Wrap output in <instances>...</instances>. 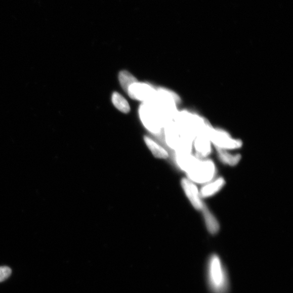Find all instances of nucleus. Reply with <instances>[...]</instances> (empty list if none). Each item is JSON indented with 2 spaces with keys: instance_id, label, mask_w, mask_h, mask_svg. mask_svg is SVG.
<instances>
[{
  "instance_id": "obj_1",
  "label": "nucleus",
  "mask_w": 293,
  "mask_h": 293,
  "mask_svg": "<svg viewBox=\"0 0 293 293\" xmlns=\"http://www.w3.org/2000/svg\"><path fill=\"white\" fill-rule=\"evenodd\" d=\"M207 281L212 293H228L229 280L228 273L220 258L212 255L207 261Z\"/></svg>"
},
{
  "instance_id": "obj_2",
  "label": "nucleus",
  "mask_w": 293,
  "mask_h": 293,
  "mask_svg": "<svg viewBox=\"0 0 293 293\" xmlns=\"http://www.w3.org/2000/svg\"><path fill=\"white\" fill-rule=\"evenodd\" d=\"M216 172L215 164L212 160L199 159L187 175L193 183L204 184L212 181Z\"/></svg>"
},
{
  "instance_id": "obj_3",
  "label": "nucleus",
  "mask_w": 293,
  "mask_h": 293,
  "mask_svg": "<svg viewBox=\"0 0 293 293\" xmlns=\"http://www.w3.org/2000/svg\"><path fill=\"white\" fill-rule=\"evenodd\" d=\"M210 140L216 148L228 151L242 147V141L232 138L230 134L223 130L214 129L211 127L208 131Z\"/></svg>"
},
{
  "instance_id": "obj_4",
  "label": "nucleus",
  "mask_w": 293,
  "mask_h": 293,
  "mask_svg": "<svg viewBox=\"0 0 293 293\" xmlns=\"http://www.w3.org/2000/svg\"><path fill=\"white\" fill-rule=\"evenodd\" d=\"M127 94L133 100L147 103L153 100L156 90L145 82H137L129 88Z\"/></svg>"
},
{
  "instance_id": "obj_5",
  "label": "nucleus",
  "mask_w": 293,
  "mask_h": 293,
  "mask_svg": "<svg viewBox=\"0 0 293 293\" xmlns=\"http://www.w3.org/2000/svg\"><path fill=\"white\" fill-rule=\"evenodd\" d=\"M211 127L210 124L201 131L193 141V146L196 152L195 156L199 159H205L212 153L213 144L208 135V131Z\"/></svg>"
},
{
  "instance_id": "obj_6",
  "label": "nucleus",
  "mask_w": 293,
  "mask_h": 293,
  "mask_svg": "<svg viewBox=\"0 0 293 293\" xmlns=\"http://www.w3.org/2000/svg\"><path fill=\"white\" fill-rule=\"evenodd\" d=\"M181 184L187 197L189 199L192 206L199 211H201L205 204L201 199L197 186L187 178L182 179Z\"/></svg>"
},
{
  "instance_id": "obj_7",
  "label": "nucleus",
  "mask_w": 293,
  "mask_h": 293,
  "mask_svg": "<svg viewBox=\"0 0 293 293\" xmlns=\"http://www.w3.org/2000/svg\"><path fill=\"white\" fill-rule=\"evenodd\" d=\"M225 184V180L223 178H219L213 180L201 187L199 191L201 198H208L213 196L219 192Z\"/></svg>"
},
{
  "instance_id": "obj_8",
  "label": "nucleus",
  "mask_w": 293,
  "mask_h": 293,
  "mask_svg": "<svg viewBox=\"0 0 293 293\" xmlns=\"http://www.w3.org/2000/svg\"><path fill=\"white\" fill-rule=\"evenodd\" d=\"M144 139L145 144L154 157L158 159H165L168 158L169 153L166 151V149L157 144L151 138L145 136Z\"/></svg>"
},
{
  "instance_id": "obj_9",
  "label": "nucleus",
  "mask_w": 293,
  "mask_h": 293,
  "mask_svg": "<svg viewBox=\"0 0 293 293\" xmlns=\"http://www.w3.org/2000/svg\"><path fill=\"white\" fill-rule=\"evenodd\" d=\"M201 212L204 218L206 228L210 233L215 235L220 230V224L215 216L212 213L205 205Z\"/></svg>"
},
{
  "instance_id": "obj_10",
  "label": "nucleus",
  "mask_w": 293,
  "mask_h": 293,
  "mask_svg": "<svg viewBox=\"0 0 293 293\" xmlns=\"http://www.w3.org/2000/svg\"><path fill=\"white\" fill-rule=\"evenodd\" d=\"M219 159L224 163L229 166H236L241 159V155L240 154H232L225 150L216 148Z\"/></svg>"
},
{
  "instance_id": "obj_11",
  "label": "nucleus",
  "mask_w": 293,
  "mask_h": 293,
  "mask_svg": "<svg viewBox=\"0 0 293 293\" xmlns=\"http://www.w3.org/2000/svg\"><path fill=\"white\" fill-rule=\"evenodd\" d=\"M111 100L114 106L123 113L127 114L130 112V105L122 95L114 92L112 95Z\"/></svg>"
},
{
  "instance_id": "obj_12",
  "label": "nucleus",
  "mask_w": 293,
  "mask_h": 293,
  "mask_svg": "<svg viewBox=\"0 0 293 293\" xmlns=\"http://www.w3.org/2000/svg\"><path fill=\"white\" fill-rule=\"evenodd\" d=\"M118 78L120 85L126 93L132 85L138 82V79L131 73L125 70L119 72Z\"/></svg>"
},
{
  "instance_id": "obj_13",
  "label": "nucleus",
  "mask_w": 293,
  "mask_h": 293,
  "mask_svg": "<svg viewBox=\"0 0 293 293\" xmlns=\"http://www.w3.org/2000/svg\"><path fill=\"white\" fill-rule=\"evenodd\" d=\"M11 273L12 270L9 267H0V282L8 279Z\"/></svg>"
}]
</instances>
